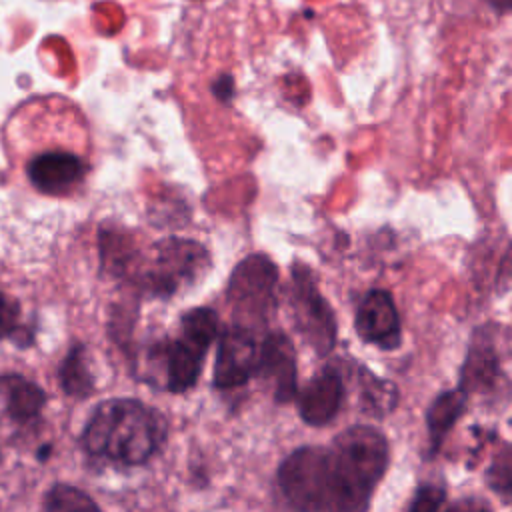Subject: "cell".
Segmentation results:
<instances>
[{
  "label": "cell",
  "mask_w": 512,
  "mask_h": 512,
  "mask_svg": "<svg viewBox=\"0 0 512 512\" xmlns=\"http://www.w3.org/2000/svg\"><path fill=\"white\" fill-rule=\"evenodd\" d=\"M390 448L384 434L358 424L340 432L322 448V472L328 510H364L386 474Z\"/></svg>",
  "instance_id": "cell-1"
},
{
  "label": "cell",
  "mask_w": 512,
  "mask_h": 512,
  "mask_svg": "<svg viewBox=\"0 0 512 512\" xmlns=\"http://www.w3.org/2000/svg\"><path fill=\"white\" fill-rule=\"evenodd\" d=\"M166 434L162 412L134 398H114L96 406L84 426L82 446L90 456L140 466L162 448Z\"/></svg>",
  "instance_id": "cell-2"
},
{
  "label": "cell",
  "mask_w": 512,
  "mask_h": 512,
  "mask_svg": "<svg viewBox=\"0 0 512 512\" xmlns=\"http://www.w3.org/2000/svg\"><path fill=\"white\" fill-rule=\"evenodd\" d=\"M220 322L212 308H192L180 320V336L158 342L150 356L164 368V388L180 394L190 390L202 370L210 344L218 338Z\"/></svg>",
  "instance_id": "cell-3"
},
{
  "label": "cell",
  "mask_w": 512,
  "mask_h": 512,
  "mask_svg": "<svg viewBox=\"0 0 512 512\" xmlns=\"http://www.w3.org/2000/svg\"><path fill=\"white\" fill-rule=\"evenodd\" d=\"M210 266L208 250L196 240L164 238L154 244V254L136 278L140 288L152 296L168 298L180 288L198 282Z\"/></svg>",
  "instance_id": "cell-4"
},
{
  "label": "cell",
  "mask_w": 512,
  "mask_h": 512,
  "mask_svg": "<svg viewBox=\"0 0 512 512\" xmlns=\"http://www.w3.org/2000/svg\"><path fill=\"white\" fill-rule=\"evenodd\" d=\"M278 268L266 254H250L232 270L226 298L236 324L258 328L270 316L276 302Z\"/></svg>",
  "instance_id": "cell-5"
},
{
  "label": "cell",
  "mask_w": 512,
  "mask_h": 512,
  "mask_svg": "<svg viewBox=\"0 0 512 512\" xmlns=\"http://www.w3.org/2000/svg\"><path fill=\"white\" fill-rule=\"evenodd\" d=\"M288 302L294 314V326L304 342L312 346L318 356L332 352L336 344V318L320 294L312 270L302 262L292 264Z\"/></svg>",
  "instance_id": "cell-6"
},
{
  "label": "cell",
  "mask_w": 512,
  "mask_h": 512,
  "mask_svg": "<svg viewBox=\"0 0 512 512\" xmlns=\"http://www.w3.org/2000/svg\"><path fill=\"white\" fill-rule=\"evenodd\" d=\"M218 338L212 376L214 386L228 390L246 384L256 376L260 360V340L254 336V330L242 324H232Z\"/></svg>",
  "instance_id": "cell-7"
},
{
  "label": "cell",
  "mask_w": 512,
  "mask_h": 512,
  "mask_svg": "<svg viewBox=\"0 0 512 512\" xmlns=\"http://www.w3.org/2000/svg\"><path fill=\"white\" fill-rule=\"evenodd\" d=\"M256 376L270 384L274 402L286 404L296 398V352L284 332H270L260 340V360Z\"/></svg>",
  "instance_id": "cell-8"
},
{
  "label": "cell",
  "mask_w": 512,
  "mask_h": 512,
  "mask_svg": "<svg viewBox=\"0 0 512 512\" xmlns=\"http://www.w3.org/2000/svg\"><path fill=\"white\" fill-rule=\"evenodd\" d=\"M88 174V164L74 152L48 150L34 156L26 164L30 184L50 196H64L72 192Z\"/></svg>",
  "instance_id": "cell-9"
},
{
  "label": "cell",
  "mask_w": 512,
  "mask_h": 512,
  "mask_svg": "<svg viewBox=\"0 0 512 512\" xmlns=\"http://www.w3.org/2000/svg\"><path fill=\"white\" fill-rule=\"evenodd\" d=\"M358 336L382 350H396L402 340L400 318L392 296L386 290H370L356 312Z\"/></svg>",
  "instance_id": "cell-10"
},
{
  "label": "cell",
  "mask_w": 512,
  "mask_h": 512,
  "mask_svg": "<svg viewBox=\"0 0 512 512\" xmlns=\"http://www.w3.org/2000/svg\"><path fill=\"white\" fill-rule=\"evenodd\" d=\"M344 398V380L338 370L324 368L318 372L300 394H296L298 400V412L302 420L310 426H324L334 420L342 406Z\"/></svg>",
  "instance_id": "cell-11"
},
{
  "label": "cell",
  "mask_w": 512,
  "mask_h": 512,
  "mask_svg": "<svg viewBox=\"0 0 512 512\" xmlns=\"http://www.w3.org/2000/svg\"><path fill=\"white\" fill-rule=\"evenodd\" d=\"M498 376L500 368L496 346L488 332V326H482L474 332L470 340V348L460 370V388L466 394L484 392L494 386Z\"/></svg>",
  "instance_id": "cell-12"
},
{
  "label": "cell",
  "mask_w": 512,
  "mask_h": 512,
  "mask_svg": "<svg viewBox=\"0 0 512 512\" xmlns=\"http://www.w3.org/2000/svg\"><path fill=\"white\" fill-rule=\"evenodd\" d=\"M468 394L458 386L454 390H446L434 398V402L426 410V428L430 438V456H434L456 420L462 416L466 408Z\"/></svg>",
  "instance_id": "cell-13"
},
{
  "label": "cell",
  "mask_w": 512,
  "mask_h": 512,
  "mask_svg": "<svg viewBox=\"0 0 512 512\" xmlns=\"http://www.w3.org/2000/svg\"><path fill=\"white\" fill-rule=\"evenodd\" d=\"M0 384L6 392V408L16 422H30L36 418L46 402V394L34 382L22 376H2Z\"/></svg>",
  "instance_id": "cell-14"
},
{
  "label": "cell",
  "mask_w": 512,
  "mask_h": 512,
  "mask_svg": "<svg viewBox=\"0 0 512 512\" xmlns=\"http://www.w3.org/2000/svg\"><path fill=\"white\" fill-rule=\"evenodd\" d=\"M360 388H362V410L384 418L398 404V390L392 382L382 380L360 366Z\"/></svg>",
  "instance_id": "cell-15"
},
{
  "label": "cell",
  "mask_w": 512,
  "mask_h": 512,
  "mask_svg": "<svg viewBox=\"0 0 512 512\" xmlns=\"http://www.w3.org/2000/svg\"><path fill=\"white\" fill-rule=\"evenodd\" d=\"M60 384L68 396L84 398L94 392V378L88 370L84 346H74L60 364Z\"/></svg>",
  "instance_id": "cell-16"
},
{
  "label": "cell",
  "mask_w": 512,
  "mask_h": 512,
  "mask_svg": "<svg viewBox=\"0 0 512 512\" xmlns=\"http://www.w3.org/2000/svg\"><path fill=\"white\" fill-rule=\"evenodd\" d=\"M486 482L492 492L512 502V444H504L486 470Z\"/></svg>",
  "instance_id": "cell-17"
},
{
  "label": "cell",
  "mask_w": 512,
  "mask_h": 512,
  "mask_svg": "<svg viewBox=\"0 0 512 512\" xmlns=\"http://www.w3.org/2000/svg\"><path fill=\"white\" fill-rule=\"evenodd\" d=\"M46 510H98V504L82 490L66 484H56L44 498Z\"/></svg>",
  "instance_id": "cell-18"
},
{
  "label": "cell",
  "mask_w": 512,
  "mask_h": 512,
  "mask_svg": "<svg viewBox=\"0 0 512 512\" xmlns=\"http://www.w3.org/2000/svg\"><path fill=\"white\" fill-rule=\"evenodd\" d=\"M444 498H446V494L440 486L426 484V486L418 488V492L414 494V500L410 502L408 508L410 510H424V512L438 510L444 504Z\"/></svg>",
  "instance_id": "cell-19"
},
{
  "label": "cell",
  "mask_w": 512,
  "mask_h": 512,
  "mask_svg": "<svg viewBox=\"0 0 512 512\" xmlns=\"http://www.w3.org/2000/svg\"><path fill=\"white\" fill-rule=\"evenodd\" d=\"M20 320V304L0 294V338H8L16 332Z\"/></svg>",
  "instance_id": "cell-20"
},
{
  "label": "cell",
  "mask_w": 512,
  "mask_h": 512,
  "mask_svg": "<svg viewBox=\"0 0 512 512\" xmlns=\"http://www.w3.org/2000/svg\"><path fill=\"white\" fill-rule=\"evenodd\" d=\"M212 92L216 94V98H220L222 102H228L234 96V80L232 76L224 74L220 76L214 84H212Z\"/></svg>",
  "instance_id": "cell-21"
},
{
  "label": "cell",
  "mask_w": 512,
  "mask_h": 512,
  "mask_svg": "<svg viewBox=\"0 0 512 512\" xmlns=\"http://www.w3.org/2000/svg\"><path fill=\"white\" fill-rule=\"evenodd\" d=\"M496 12H512V0H484Z\"/></svg>",
  "instance_id": "cell-22"
}]
</instances>
